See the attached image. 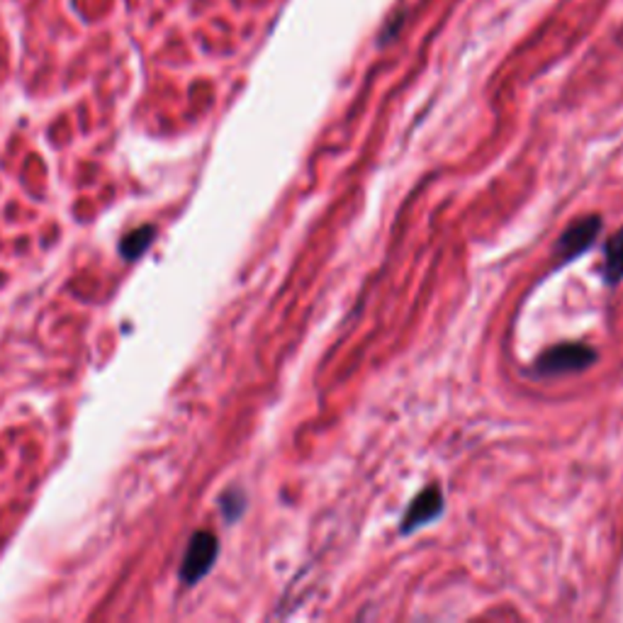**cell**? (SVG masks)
I'll return each instance as SVG.
<instances>
[{
	"label": "cell",
	"instance_id": "obj_3",
	"mask_svg": "<svg viewBox=\"0 0 623 623\" xmlns=\"http://www.w3.org/2000/svg\"><path fill=\"white\" fill-rule=\"evenodd\" d=\"M602 232V217H582L575 225H570L565 229V234L560 236V242L555 246V253H558V260L565 263V260L575 259L585 253L594 243L597 234Z\"/></svg>",
	"mask_w": 623,
	"mask_h": 623
},
{
	"label": "cell",
	"instance_id": "obj_4",
	"mask_svg": "<svg viewBox=\"0 0 623 623\" xmlns=\"http://www.w3.org/2000/svg\"><path fill=\"white\" fill-rule=\"evenodd\" d=\"M441 509H443L441 490H439L436 485L429 487V490H424V492L416 497L414 502H412V507L407 509L405 519H402V531L409 533V531H414V528L424 526V524H429L431 519H436V516L441 514Z\"/></svg>",
	"mask_w": 623,
	"mask_h": 623
},
{
	"label": "cell",
	"instance_id": "obj_1",
	"mask_svg": "<svg viewBox=\"0 0 623 623\" xmlns=\"http://www.w3.org/2000/svg\"><path fill=\"white\" fill-rule=\"evenodd\" d=\"M217 553H219V543H217L215 533L209 531H198L188 543V550L183 555L181 565V580L185 585H195L209 572V568L215 565Z\"/></svg>",
	"mask_w": 623,
	"mask_h": 623
},
{
	"label": "cell",
	"instance_id": "obj_5",
	"mask_svg": "<svg viewBox=\"0 0 623 623\" xmlns=\"http://www.w3.org/2000/svg\"><path fill=\"white\" fill-rule=\"evenodd\" d=\"M156 239V229L151 225H144L139 226V229H134V232H130L124 239H122L120 243V253L124 256L127 260H134L139 259L141 253L147 252L149 246L154 243Z\"/></svg>",
	"mask_w": 623,
	"mask_h": 623
},
{
	"label": "cell",
	"instance_id": "obj_6",
	"mask_svg": "<svg viewBox=\"0 0 623 623\" xmlns=\"http://www.w3.org/2000/svg\"><path fill=\"white\" fill-rule=\"evenodd\" d=\"M604 273L609 283H619L623 277V229L606 246Z\"/></svg>",
	"mask_w": 623,
	"mask_h": 623
},
{
	"label": "cell",
	"instance_id": "obj_2",
	"mask_svg": "<svg viewBox=\"0 0 623 623\" xmlns=\"http://www.w3.org/2000/svg\"><path fill=\"white\" fill-rule=\"evenodd\" d=\"M594 351L582 344H563V346H555L550 351H545L541 358H538L536 371L541 375H555V372H570V371H582L587 365L594 363Z\"/></svg>",
	"mask_w": 623,
	"mask_h": 623
}]
</instances>
